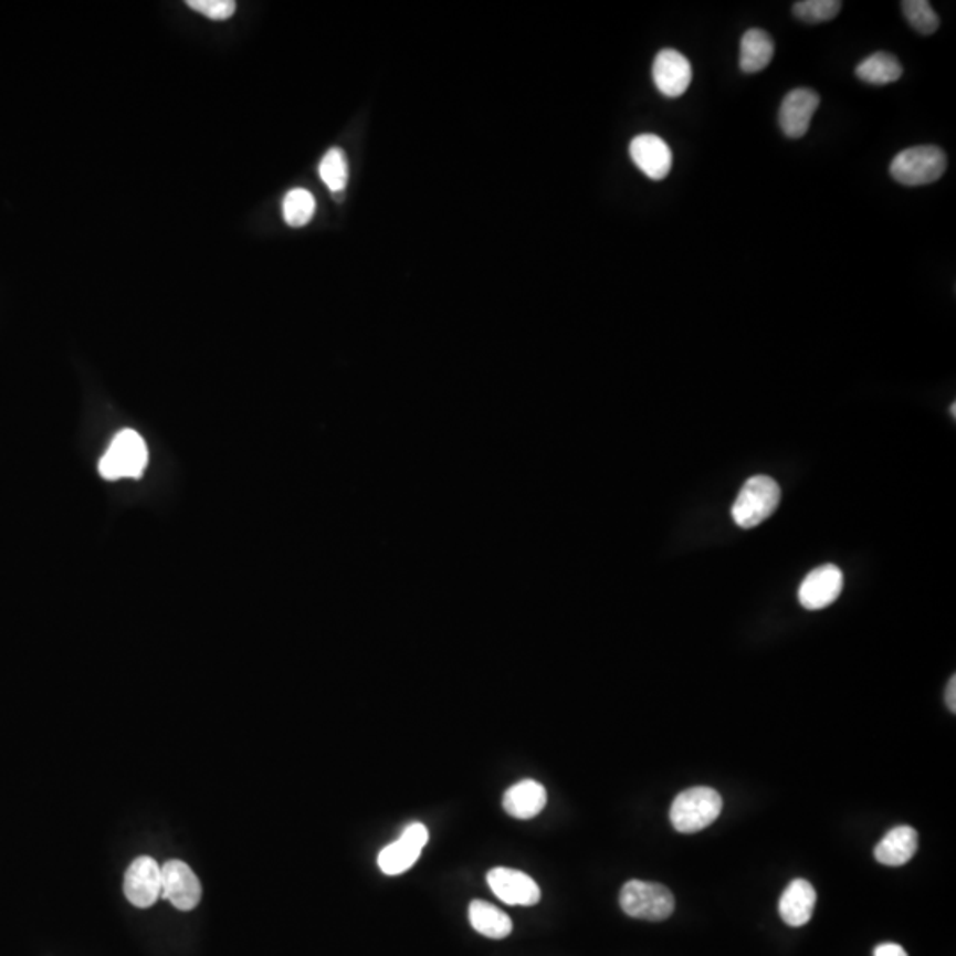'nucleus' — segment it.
<instances>
[{"mask_svg":"<svg viewBox=\"0 0 956 956\" xmlns=\"http://www.w3.org/2000/svg\"><path fill=\"white\" fill-rule=\"evenodd\" d=\"M721 811H723V797L714 788H687L675 797L670 810V820L675 831L693 834L716 822Z\"/></svg>","mask_w":956,"mask_h":956,"instance_id":"1","label":"nucleus"},{"mask_svg":"<svg viewBox=\"0 0 956 956\" xmlns=\"http://www.w3.org/2000/svg\"><path fill=\"white\" fill-rule=\"evenodd\" d=\"M902 10L907 22L923 36L934 34L941 25L937 13L928 0H905L902 2Z\"/></svg>","mask_w":956,"mask_h":956,"instance_id":"22","label":"nucleus"},{"mask_svg":"<svg viewBox=\"0 0 956 956\" xmlns=\"http://www.w3.org/2000/svg\"><path fill=\"white\" fill-rule=\"evenodd\" d=\"M840 0H801L794 4V14L806 23H822L837 19L841 11Z\"/></svg>","mask_w":956,"mask_h":956,"instance_id":"23","label":"nucleus"},{"mask_svg":"<svg viewBox=\"0 0 956 956\" xmlns=\"http://www.w3.org/2000/svg\"><path fill=\"white\" fill-rule=\"evenodd\" d=\"M487 884L503 903L532 907L540 902V887L532 876L512 868H493L487 873Z\"/></svg>","mask_w":956,"mask_h":956,"instance_id":"10","label":"nucleus"},{"mask_svg":"<svg viewBox=\"0 0 956 956\" xmlns=\"http://www.w3.org/2000/svg\"><path fill=\"white\" fill-rule=\"evenodd\" d=\"M125 894L128 902L138 908H149L161 896V866L155 859H135L125 875Z\"/></svg>","mask_w":956,"mask_h":956,"instance_id":"8","label":"nucleus"},{"mask_svg":"<svg viewBox=\"0 0 956 956\" xmlns=\"http://www.w3.org/2000/svg\"><path fill=\"white\" fill-rule=\"evenodd\" d=\"M149 452L146 441L138 432L132 429L117 432L112 440L107 452L99 459V475L105 481H120V479H140L146 472Z\"/></svg>","mask_w":956,"mask_h":956,"instance_id":"2","label":"nucleus"},{"mask_svg":"<svg viewBox=\"0 0 956 956\" xmlns=\"http://www.w3.org/2000/svg\"><path fill=\"white\" fill-rule=\"evenodd\" d=\"M820 105V96L811 90H794L785 96L779 108V126L788 138L808 134L811 119Z\"/></svg>","mask_w":956,"mask_h":956,"instance_id":"12","label":"nucleus"},{"mask_svg":"<svg viewBox=\"0 0 956 956\" xmlns=\"http://www.w3.org/2000/svg\"><path fill=\"white\" fill-rule=\"evenodd\" d=\"M843 590V572L837 565H822L806 576L799 588V602L806 610L817 611L837 601Z\"/></svg>","mask_w":956,"mask_h":956,"instance_id":"11","label":"nucleus"},{"mask_svg":"<svg viewBox=\"0 0 956 956\" xmlns=\"http://www.w3.org/2000/svg\"><path fill=\"white\" fill-rule=\"evenodd\" d=\"M629 153H631L634 165H637L641 172L645 174L647 178L659 181V179L666 178L670 170H672V149L658 135H638L632 140Z\"/></svg>","mask_w":956,"mask_h":956,"instance_id":"13","label":"nucleus"},{"mask_svg":"<svg viewBox=\"0 0 956 956\" xmlns=\"http://www.w3.org/2000/svg\"><path fill=\"white\" fill-rule=\"evenodd\" d=\"M284 220L291 228H303L311 222L316 211V199L305 188H294L284 199Z\"/></svg>","mask_w":956,"mask_h":956,"instance_id":"20","label":"nucleus"},{"mask_svg":"<svg viewBox=\"0 0 956 956\" xmlns=\"http://www.w3.org/2000/svg\"><path fill=\"white\" fill-rule=\"evenodd\" d=\"M817 891L806 879H796L788 884L779 899V916L788 926H805L813 916Z\"/></svg>","mask_w":956,"mask_h":956,"instance_id":"14","label":"nucleus"},{"mask_svg":"<svg viewBox=\"0 0 956 956\" xmlns=\"http://www.w3.org/2000/svg\"><path fill=\"white\" fill-rule=\"evenodd\" d=\"M952 414H953V419H955V417H956V405H955V402H953V405H952Z\"/></svg>","mask_w":956,"mask_h":956,"instance_id":"27","label":"nucleus"},{"mask_svg":"<svg viewBox=\"0 0 956 956\" xmlns=\"http://www.w3.org/2000/svg\"><path fill=\"white\" fill-rule=\"evenodd\" d=\"M873 956H908L907 952L903 949L900 944H881V946L875 947V952H873Z\"/></svg>","mask_w":956,"mask_h":956,"instance_id":"25","label":"nucleus"},{"mask_svg":"<svg viewBox=\"0 0 956 956\" xmlns=\"http://www.w3.org/2000/svg\"><path fill=\"white\" fill-rule=\"evenodd\" d=\"M652 78L659 93L666 98H679L690 90L693 67L679 50L664 49L655 55Z\"/></svg>","mask_w":956,"mask_h":956,"instance_id":"9","label":"nucleus"},{"mask_svg":"<svg viewBox=\"0 0 956 956\" xmlns=\"http://www.w3.org/2000/svg\"><path fill=\"white\" fill-rule=\"evenodd\" d=\"M161 896L178 911H193L202 899L201 882L187 863L172 859L161 866Z\"/></svg>","mask_w":956,"mask_h":956,"instance_id":"7","label":"nucleus"},{"mask_svg":"<svg viewBox=\"0 0 956 956\" xmlns=\"http://www.w3.org/2000/svg\"><path fill=\"white\" fill-rule=\"evenodd\" d=\"M468 916H470V923H472L473 929L479 932V934L484 935V937L505 938L511 935V917H508L502 908L494 907V905L484 902V900H473V902L470 903Z\"/></svg>","mask_w":956,"mask_h":956,"instance_id":"18","label":"nucleus"},{"mask_svg":"<svg viewBox=\"0 0 956 956\" xmlns=\"http://www.w3.org/2000/svg\"><path fill=\"white\" fill-rule=\"evenodd\" d=\"M920 834L911 826L891 829L875 847V859L884 866H903L916 855Z\"/></svg>","mask_w":956,"mask_h":956,"instance_id":"16","label":"nucleus"},{"mask_svg":"<svg viewBox=\"0 0 956 956\" xmlns=\"http://www.w3.org/2000/svg\"><path fill=\"white\" fill-rule=\"evenodd\" d=\"M620 907L637 920L664 921L675 911V896L658 882L629 881L620 891Z\"/></svg>","mask_w":956,"mask_h":956,"instance_id":"5","label":"nucleus"},{"mask_svg":"<svg viewBox=\"0 0 956 956\" xmlns=\"http://www.w3.org/2000/svg\"><path fill=\"white\" fill-rule=\"evenodd\" d=\"M781 502L778 482L767 475H755L743 485L732 507V517L740 528H755L775 514Z\"/></svg>","mask_w":956,"mask_h":956,"instance_id":"3","label":"nucleus"},{"mask_svg":"<svg viewBox=\"0 0 956 956\" xmlns=\"http://www.w3.org/2000/svg\"><path fill=\"white\" fill-rule=\"evenodd\" d=\"M546 788L535 779H523L503 796V810L514 819L529 820L546 808Z\"/></svg>","mask_w":956,"mask_h":956,"instance_id":"15","label":"nucleus"},{"mask_svg":"<svg viewBox=\"0 0 956 956\" xmlns=\"http://www.w3.org/2000/svg\"><path fill=\"white\" fill-rule=\"evenodd\" d=\"M429 831L423 823L413 822L402 831L399 840L379 852L378 866L385 875L396 876L408 872L420 855L423 847L428 845Z\"/></svg>","mask_w":956,"mask_h":956,"instance_id":"6","label":"nucleus"},{"mask_svg":"<svg viewBox=\"0 0 956 956\" xmlns=\"http://www.w3.org/2000/svg\"><path fill=\"white\" fill-rule=\"evenodd\" d=\"M946 705L949 711L955 714L956 712V676H952V681L947 684L946 690Z\"/></svg>","mask_w":956,"mask_h":956,"instance_id":"26","label":"nucleus"},{"mask_svg":"<svg viewBox=\"0 0 956 956\" xmlns=\"http://www.w3.org/2000/svg\"><path fill=\"white\" fill-rule=\"evenodd\" d=\"M946 167V153L941 147H908L894 156L891 176L905 187H923L943 178Z\"/></svg>","mask_w":956,"mask_h":956,"instance_id":"4","label":"nucleus"},{"mask_svg":"<svg viewBox=\"0 0 956 956\" xmlns=\"http://www.w3.org/2000/svg\"><path fill=\"white\" fill-rule=\"evenodd\" d=\"M187 6L214 22H223L237 13V2L232 0H188Z\"/></svg>","mask_w":956,"mask_h":956,"instance_id":"24","label":"nucleus"},{"mask_svg":"<svg viewBox=\"0 0 956 956\" xmlns=\"http://www.w3.org/2000/svg\"><path fill=\"white\" fill-rule=\"evenodd\" d=\"M775 57V41L761 31L749 29L740 41V70L744 73H758L769 66Z\"/></svg>","mask_w":956,"mask_h":956,"instance_id":"17","label":"nucleus"},{"mask_svg":"<svg viewBox=\"0 0 956 956\" xmlns=\"http://www.w3.org/2000/svg\"><path fill=\"white\" fill-rule=\"evenodd\" d=\"M319 176L326 187L334 193H340L347 187L349 179V167H347V158L343 149L332 147L319 164Z\"/></svg>","mask_w":956,"mask_h":956,"instance_id":"21","label":"nucleus"},{"mask_svg":"<svg viewBox=\"0 0 956 956\" xmlns=\"http://www.w3.org/2000/svg\"><path fill=\"white\" fill-rule=\"evenodd\" d=\"M903 67L899 59L887 52H876L864 59L863 63L855 67L859 81L872 85H887L899 82Z\"/></svg>","mask_w":956,"mask_h":956,"instance_id":"19","label":"nucleus"}]
</instances>
